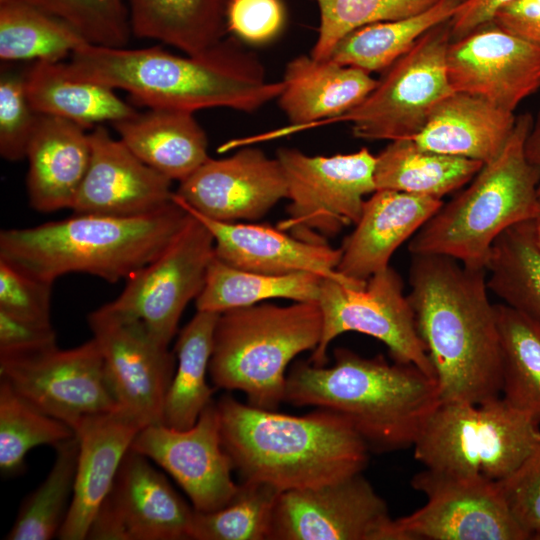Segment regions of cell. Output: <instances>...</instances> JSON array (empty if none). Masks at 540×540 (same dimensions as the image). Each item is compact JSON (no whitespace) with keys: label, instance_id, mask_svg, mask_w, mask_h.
I'll use <instances>...</instances> for the list:
<instances>
[{"label":"cell","instance_id":"cell-1","mask_svg":"<svg viewBox=\"0 0 540 540\" xmlns=\"http://www.w3.org/2000/svg\"><path fill=\"white\" fill-rule=\"evenodd\" d=\"M485 269L437 254H414L407 295L441 402L500 397L501 353Z\"/></svg>","mask_w":540,"mask_h":540},{"label":"cell","instance_id":"cell-2","mask_svg":"<svg viewBox=\"0 0 540 540\" xmlns=\"http://www.w3.org/2000/svg\"><path fill=\"white\" fill-rule=\"evenodd\" d=\"M79 79L127 92L147 108L197 110L224 107L253 112L277 99L282 81H268L257 56L232 40L195 55L154 46L141 49L86 43L65 63Z\"/></svg>","mask_w":540,"mask_h":540},{"label":"cell","instance_id":"cell-3","mask_svg":"<svg viewBox=\"0 0 540 540\" xmlns=\"http://www.w3.org/2000/svg\"><path fill=\"white\" fill-rule=\"evenodd\" d=\"M216 405L223 448L242 481L279 492L302 490L362 473L368 463V444L331 410L294 416L243 404L230 395Z\"/></svg>","mask_w":540,"mask_h":540},{"label":"cell","instance_id":"cell-4","mask_svg":"<svg viewBox=\"0 0 540 540\" xmlns=\"http://www.w3.org/2000/svg\"><path fill=\"white\" fill-rule=\"evenodd\" d=\"M284 402L338 413L370 449L383 452L413 446L441 398L436 379L413 364L337 348L329 367L294 364Z\"/></svg>","mask_w":540,"mask_h":540},{"label":"cell","instance_id":"cell-5","mask_svg":"<svg viewBox=\"0 0 540 540\" xmlns=\"http://www.w3.org/2000/svg\"><path fill=\"white\" fill-rule=\"evenodd\" d=\"M189 218L173 199L143 216L73 214L34 227L2 230L0 259L50 283L68 273L116 283L156 259Z\"/></svg>","mask_w":540,"mask_h":540},{"label":"cell","instance_id":"cell-6","mask_svg":"<svg viewBox=\"0 0 540 540\" xmlns=\"http://www.w3.org/2000/svg\"><path fill=\"white\" fill-rule=\"evenodd\" d=\"M532 123L528 113L516 117L501 152L412 236L408 245L412 255H444L485 269L492 244L503 231L540 220L538 173L524 150Z\"/></svg>","mask_w":540,"mask_h":540},{"label":"cell","instance_id":"cell-7","mask_svg":"<svg viewBox=\"0 0 540 540\" xmlns=\"http://www.w3.org/2000/svg\"><path fill=\"white\" fill-rule=\"evenodd\" d=\"M322 334L317 302L261 303L219 313L209 363L216 388L238 390L248 404L276 410L285 401L289 363L313 351Z\"/></svg>","mask_w":540,"mask_h":540},{"label":"cell","instance_id":"cell-8","mask_svg":"<svg viewBox=\"0 0 540 540\" xmlns=\"http://www.w3.org/2000/svg\"><path fill=\"white\" fill-rule=\"evenodd\" d=\"M539 424L501 396L441 402L413 444L414 458L437 472L499 481L540 447Z\"/></svg>","mask_w":540,"mask_h":540},{"label":"cell","instance_id":"cell-9","mask_svg":"<svg viewBox=\"0 0 540 540\" xmlns=\"http://www.w3.org/2000/svg\"><path fill=\"white\" fill-rule=\"evenodd\" d=\"M449 21L426 32L384 70L359 105L332 123L350 122L353 135L368 141L414 138L436 107L454 92L446 63L452 40Z\"/></svg>","mask_w":540,"mask_h":540},{"label":"cell","instance_id":"cell-10","mask_svg":"<svg viewBox=\"0 0 540 540\" xmlns=\"http://www.w3.org/2000/svg\"><path fill=\"white\" fill-rule=\"evenodd\" d=\"M287 184V217L278 228L300 239L327 242L356 224L367 194L376 191V156L367 148L348 154L311 156L277 150Z\"/></svg>","mask_w":540,"mask_h":540},{"label":"cell","instance_id":"cell-11","mask_svg":"<svg viewBox=\"0 0 540 540\" xmlns=\"http://www.w3.org/2000/svg\"><path fill=\"white\" fill-rule=\"evenodd\" d=\"M403 286L400 275L391 266L372 275L360 287L323 278L317 299L322 313V334L309 362L325 366L331 341L345 332L355 331L384 343L393 361L413 364L435 378Z\"/></svg>","mask_w":540,"mask_h":540},{"label":"cell","instance_id":"cell-12","mask_svg":"<svg viewBox=\"0 0 540 540\" xmlns=\"http://www.w3.org/2000/svg\"><path fill=\"white\" fill-rule=\"evenodd\" d=\"M0 379L73 430L90 415L120 409L94 338L71 349L0 353Z\"/></svg>","mask_w":540,"mask_h":540},{"label":"cell","instance_id":"cell-13","mask_svg":"<svg viewBox=\"0 0 540 540\" xmlns=\"http://www.w3.org/2000/svg\"><path fill=\"white\" fill-rule=\"evenodd\" d=\"M426 503L395 519L402 540H529L510 513L497 481L431 469L415 474Z\"/></svg>","mask_w":540,"mask_h":540},{"label":"cell","instance_id":"cell-14","mask_svg":"<svg viewBox=\"0 0 540 540\" xmlns=\"http://www.w3.org/2000/svg\"><path fill=\"white\" fill-rule=\"evenodd\" d=\"M119 407L142 427L163 424L176 355L140 320L107 303L87 317Z\"/></svg>","mask_w":540,"mask_h":540},{"label":"cell","instance_id":"cell-15","mask_svg":"<svg viewBox=\"0 0 540 540\" xmlns=\"http://www.w3.org/2000/svg\"><path fill=\"white\" fill-rule=\"evenodd\" d=\"M402 540L383 498L361 473L281 492L270 540Z\"/></svg>","mask_w":540,"mask_h":540},{"label":"cell","instance_id":"cell-16","mask_svg":"<svg viewBox=\"0 0 540 540\" xmlns=\"http://www.w3.org/2000/svg\"><path fill=\"white\" fill-rule=\"evenodd\" d=\"M214 246L211 232L190 214L169 246L126 280L120 295L107 305L142 321L169 345L185 307L203 289Z\"/></svg>","mask_w":540,"mask_h":540},{"label":"cell","instance_id":"cell-17","mask_svg":"<svg viewBox=\"0 0 540 540\" xmlns=\"http://www.w3.org/2000/svg\"><path fill=\"white\" fill-rule=\"evenodd\" d=\"M194 512L147 457L129 448L87 539H191Z\"/></svg>","mask_w":540,"mask_h":540},{"label":"cell","instance_id":"cell-18","mask_svg":"<svg viewBox=\"0 0 540 540\" xmlns=\"http://www.w3.org/2000/svg\"><path fill=\"white\" fill-rule=\"evenodd\" d=\"M130 448L165 470L198 512L224 507L238 490L232 478V461L221 442L215 401L186 430L164 424L143 427Z\"/></svg>","mask_w":540,"mask_h":540},{"label":"cell","instance_id":"cell-19","mask_svg":"<svg viewBox=\"0 0 540 540\" xmlns=\"http://www.w3.org/2000/svg\"><path fill=\"white\" fill-rule=\"evenodd\" d=\"M447 73L454 92L482 98L513 112L540 89V46L492 21L451 40Z\"/></svg>","mask_w":540,"mask_h":540},{"label":"cell","instance_id":"cell-20","mask_svg":"<svg viewBox=\"0 0 540 540\" xmlns=\"http://www.w3.org/2000/svg\"><path fill=\"white\" fill-rule=\"evenodd\" d=\"M233 155L208 158L179 183L174 195L205 217L236 222L263 217L287 198V184L277 158L242 146Z\"/></svg>","mask_w":540,"mask_h":540},{"label":"cell","instance_id":"cell-21","mask_svg":"<svg viewBox=\"0 0 540 540\" xmlns=\"http://www.w3.org/2000/svg\"><path fill=\"white\" fill-rule=\"evenodd\" d=\"M91 159L73 214L143 216L172 201V180L154 170L103 125L89 133Z\"/></svg>","mask_w":540,"mask_h":540},{"label":"cell","instance_id":"cell-22","mask_svg":"<svg viewBox=\"0 0 540 540\" xmlns=\"http://www.w3.org/2000/svg\"><path fill=\"white\" fill-rule=\"evenodd\" d=\"M172 199L208 228L214 238L215 256L233 267L269 275L311 272L354 287L366 283L348 279L337 271L341 248L300 239L265 224L211 219L189 208L174 194Z\"/></svg>","mask_w":540,"mask_h":540},{"label":"cell","instance_id":"cell-23","mask_svg":"<svg viewBox=\"0 0 540 540\" xmlns=\"http://www.w3.org/2000/svg\"><path fill=\"white\" fill-rule=\"evenodd\" d=\"M143 427L121 409L90 415L75 428L79 452L74 491L61 540H83L112 488L120 464Z\"/></svg>","mask_w":540,"mask_h":540},{"label":"cell","instance_id":"cell-24","mask_svg":"<svg viewBox=\"0 0 540 540\" xmlns=\"http://www.w3.org/2000/svg\"><path fill=\"white\" fill-rule=\"evenodd\" d=\"M440 199L395 190H376L365 200L355 229L343 241L337 271L365 282L387 268L395 250L442 206Z\"/></svg>","mask_w":540,"mask_h":540},{"label":"cell","instance_id":"cell-25","mask_svg":"<svg viewBox=\"0 0 540 540\" xmlns=\"http://www.w3.org/2000/svg\"><path fill=\"white\" fill-rule=\"evenodd\" d=\"M282 83L277 100L291 124L263 139L332 123L359 105L377 80L359 68L300 55L286 65Z\"/></svg>","mask_w":540,"mask_h":540},{"label":"cell","instance_id":"cell-26","mask_svg":"<svg viewBox=\"0 0 540 540\" xmlns=\"http://www.w3.org/2000/svg\"><path fill=\"white\" fill-rule=\"evenodd\" d=\"M26 158L30 206L39 212L71 209L91 159L85 128L66 119L39 114Z\"/></svg>","mask_w":540,"mask_h":540},{"label":"cell","instance_id":"cell-27","mask_svg":"<svg viewBox=\"0 0 540 540\" xmlns=\"http://www.w3.org/2000/svg\"><path fill=\"white\" fill-rule=\"evenodd\" d=\"M513 112L463 92H453L412 139L424 149L487 163L505 146L515 126Z\"/></svg>","mask_w":540,"mask_h":540},{"label":"cell","instance_id":"cell-28","mask_svg":"<svg viewBox=\"0 0 540 540\" xmlns=\"http://www.w3.org/2000/svg\"><path fill=\"white\" fill-rule=\"evenodd\" d=\"M112 125L133 154L172 181L182 182L209 158L206 134L192 112L148 108Z\"/></svg>","mask_w":540,"mask_h":540},{"label":"cell","instance_id":"cell-29","mask_svg":"<svg viewBox=\"0 0 540 540\" xmlns=\"http://www.w3.org/2000/svg\"><path fill=\"white\" fill-rule=\"evenodd\" d=\"M26 91L38 114L60 117L85 129L138 112L115 89L72 76L62 62H32L26 69Z\"/></svg>","mask_w":540,"mask_h":540},{"label":"cell","instance_id":"cell-30","mask_svg":"<svg viewBox=\"0 0 540 540\" xmlns=\"http://www.w3.org/2000/svg\"><path fill=\"white\" fill-rule=\"evenodd\" d=\"M229 0H126L132 35L189 55L222 41Z\"/></svg>","mask_w":540,"mask_h":540},{"label":"cell","instance_id":"cell-31","mask_svg":"<svg viewBox=\"0 0 540 540\" xmlns=\"http://www.w3.org/2000/svg\"><path fill=\"white\" fill-rule=\"evenodd\" d=\"M483 164L424 149L414 139L393 140L376 155L375 186L442 200L470 182Z\"/></svg>","mask_w":540,"mask_h":540},{"label":"cell","instance_id":"cell-32","mask_svg":"<svg viewBox=\"0 0 540 540\" xmlns=\"http://www.w3.org/2000/svg\"><path fill=\"white\" fill-rule=\"evenodd\" d=\"M219 313L197 311L179 332L175 344L176 369L163 407V424L178 430L192 427L213 402L214 388L206 377Z\"/></svg>","mask_w":540,"mask_h":540},{"label":"cell","instance_id":"cell-33","mask_svg":"<svg viewBox=\"0 0 540 540\" xmlns=\"http://www.w3.org/2000/svg\"><path fill=\"white\" fill-rule=\"evenodd\" d=\"M322 279L311 272L269 275L242 270L221 261L214 253L195 306L197 311L222 313L273 298L317 302Z\"/></svg>","mask_w":540,"mask_h":540},{"label":"cell","instance_id":"cell-34","mask_svg":"<svg viewBox=\"0 0 540 540\" xmlns=\"http://www.w3.org/2000/svg\"><path fill=\"white\" fill-rule=\"evenodd\" d=\"M458 5L455 0H440L421 13L358 28L337 43L329 60L368 73L386 70L426 32L449 21Z\"/></svg>","mask_w":540,"mask_h":540},{"label":"cell","instance_id":"cell-35","mask_svg":"<svg viewBox=\"0 0 540 540\" xmlns=\"http://www.w3.org/2000/svg\"><path fill=\"white\" fill-rule=\"evenodd\" d=\"M538 220L518 223L492 244L485 266L487 287L505 305L540 323Z\"/></svg>","mask_w":540,"mask_h":540},{"label":"cell","instance_id":"cell-36","mask_svg":"<svg viewBox=\"0 0 540 540\" xmlns=\"http://www.w3.org/2000/svg\"><path fill=\"white\" fill-rule=\"evenodd\" d=\"M86 43L67 22L29 1L0 0L2 62H61Z\"/></svg>","mask_w":540,"mask_h":540},{"label":"cell","instance_id":"cell-37","mask_svg":"<svg viewBox=\"0 0 540 540\" xmlns=\"http://www.w3.org/2000/svg\"><path fill=\"white\" fill-rule=\"evenodd\" d=\"M501 353V394L540 422V323L495 304Z\"/></svg>","mask_w":540,"mask_h":540},{"label":"cell","instance_id":"cell-38","mask_svg":"<svg viewBox=\"0 0 540 540\" xmlns=\"http://www.w3.org/2000/svg\"><path fill=\"white\" fill-rule=\"evenodd\" d=\"M45 480L23 501L7 540H48L58 536L67 516L75 484L79 442L76 435L56 447Z\"/></svg>","mask_w":540,"mask_h":540},{"label":"cell","instance_id":"cell-39","mask_svg":"<svg viewBox=\"0 0 540 540\" xmlns=\"http://www.w3.org/2000/svg\"><path fill=\"white\" fill-rule=\"evenodd\" d=\"M74 436L68 424L43 412L0 379V468L4 475L20 473L34 447H56Z\"/></svg>","mask_w":540,"mask_h":540},{"label":"cell","instance_id":"cell-40","mask_svg":"<svg viewBox=\"0 0 540 540\" xmlns=\"http://www.w3.org/2000/svg\"><path fill=\"white\" fill-rule=\"evenodd\" d=\"M281 492L267 484L242 481L234 497L212 512L195 510L191 539H270L274 510Z\"/></svg>","mask_w":540,"mask_h":540},{"label":"cell","instance_id":"cell-41","mask_svg":"<svg viewBox=\"0 0 540 540\" xmlns=\"http://www.w3.org/2000/svg\"><path fill=\"white\" fill-rule=\"evenodd\" d=\"M320 25L310 55L329 59L337 43L363 26L406 18L425 11L440 0H315Z\"/></svg>","mask_w":540,"mask_h":540},{"label":"cell","instance_id":"cell-42","mask_svg":"<svg viewBox=\"0 0 540 540\" xmlns=\"http://www.w3.org/2000/svg\"><path fill=\"white\" fill-rule=\"evenodd\" d=\"M67 22L90 44L123 48L132 36L126 0H27Z\"/></svg>","mask_w":540,"mask_h":540},{"label":"cell","instance_id":"cell-43","mask_svg":"<svg viewBox=\"0 0 540 540\" xmlns=\"http://www.w3.org/2000/svg\"><path fill=\"white\" fill-rule=\"evenodd\" d=\"M39 114L26 91V69L2 68L0 74V154L8 161L26 158Z\"/></svg>","mask_w":540,"mask_h":540},{"label":"cell","instance_id":"cell-44","mask_svg":"<svg viewBox=\"0 0 540 540\" xmlns=\"http://www.w3.org/2000/svg\"><path fill=\"white\" fill-rule=\"evenodd\" d=\"M52 287L53 283L34 278L0 259V310L51 322Z\"/></svg>","mask_w":540,"mask_h":540},{"label":"cell","instance_id":"cell-45","mask_svg":"<svg viewBox=\"0 0 540 540\" xmlns=\"http://www.w3.org/2000/svg\"><path fill=\"white\" fill-rule=\"evenodd\" d=\"M497 482L516 522L532 539H540V447Z\"/></svg>","mask_w":540,"mask_h":540},{"label":"cell","instance_id":"cell-46","mask_svg":"<svg viewBox=\"0 0 540 540\" xmlns=\"http://www.w3.org/2000/svg\"><path fill=\"white\" fill-rule=\"evenodd\" d=\"M225 21L237 38L264 44L282 31L286 12L281 0H229Z\"/></svg>","mask_w":540,"mask_h":540},{"label":"cell","instance_id":"cell-47","mask_svg":"<svg viewBox=\"0 0 540 540\" xmlns=\"http://www.w3.org/2000/svg\"><path fill=\"white\" fill-rule=\"evenodd\" d=\"M56 345L51 322H40L0 310V353L26 352Z\"/></svg>","mask_w":540,"mask_h":540},{"label":"cell","instance_id":"cell-48","mask_svg":"<svg viewBox=\"0 0 540 540\" xmlns=\"http://www.w3.org/2000/svg\"><path fill=\"white\" fill-rule=\"evenodd\" d=\"M500 28L540 46V0H514L497 10L492 20Z\"/></svg>","mask_w":540,"mask_h":540},{"label":"cell","instance_id":"cell-49","mask_svg":"<svg viewBox=\"0 0 540 540\" xmlns=\"http://www.w3.org/2000/svg\"><path fill=\"white\" fill-rule=\"evenodd\" d=\"M512 1L466 0L460 3L449 21L452 39H458L490 22L499 8Z\"/></svg>","mask_w":540,"mask_h":540},{"label":"cell","instance_id":"cell-50","mask_svg":"<svg viewBox=\"0 0 540 540\" xmlns=\"http://www.w3.org/2000/svg\"><path fill=\"white\" fill-rule=\"evenodd\" d=\"M525 155L528 162L538 173L537 192L540 199V111L533 119L532 126L525 140Z\"/></svg>","mask_w":540,"mask_h":540},{"label":"cell","instance_id":"cell-51","mask_svg":"<svg viewBox=\"0 0 540 540\" xmlns=\"http://www.w3.org/2000/svg\"><path fill=\"white\" fill-rule=\"evenodd\" d=\"M536 240L540 248V220H538L536 224Z\"/></svg>","mask_w":540,"mask_h":540},{"label":"cell","instance_id":"cell-52","mask_svg":"<svg viewBox=\"0 0 540 540\" xmlns=\"http://www.w3.org/2000/svg\"><path fill=\"white\" fill-rule=\"evenodd\" d=\"M455 1H457L460 4V3H462V2H464L466 0H455Z\"/></svg>","mask_w":540,"mask_h":540}]
</instances>
